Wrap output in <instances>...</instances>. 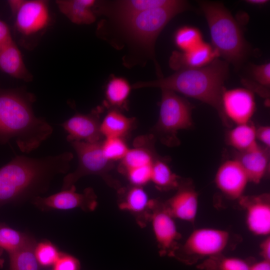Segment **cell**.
<instances>
[{
    "label": "cell",
    "mask_w": 270,
    "mask_h": 270,
    "mask_svg": "<svg viewBox=\"0 0 270 270\" xmlns=\"http://www.w3.org/2000/svg\"><path fill=\"white\" fill-rule=\"evenodd\" d=\"M190 7L186 0H176L170 6L145 11L118 19H104L98 25V34L116 50L126 49L122 58L124 66H144L148 60L155 64L159 78H162L156 59L155 44L160 32L176 16Z\"/></svg>",
    "instance_id": "obj_1"
},
{
    "label": "cell",
    "mask_w": 270,
    "mask_h": 270,
    "mask_svg": "<svg viewBox=\"0 0 270 270\" xmlns=\"http://www.w3.org/2000/svg\"><path fill=\"white\" fill-rule=\"evenodd\" d=\"M72 158L68 152L40 158L16 155L0 168V206L46 192L55 176L68 172Z\"/></svg>",
    "instance_id": "obj_2"
},
{
    "label": "cell",
    "mask_w": 270,
    "mask_h": 270,
    "mask_svg": "<svg viewBox=\"0 0 270 270\" xmlns=\"http://www.w3.org/2000/svg\"><path fill=\"white\" fill-rule=\"evenodd\" d=\"M34 100L30 93L0 88V144L14 140L22 152L28 154L51 136L52 126L34 114Z\"/></svg>",
    "instance_id": "obj_3"
},
{
    "label": "cell",
    "mask_w": 270,
    "mask_h": 270,
    "mask_svg": "<svg viewBox=\"0 0 270 270\" xmlns=\"http://www.w3.org/2000/svg\"><path fill=\"white\" fill-rule=\"evenodd\" d=\"M228 73L229 64L217 58L204 67L180 70L166 78L138 82L132 84V88H158L199 100L214 108L224 124H227L228 122L223 113L222 97Z\"/></svg>",
    "instance_id": "obj_4"
},
{
    "label": "cell",
    "mask_w": 270,
    "mask_h": 270,
    "mask_svg": "<svg viewBox=\"0 0 270 270\" xmlns=\"http://www.w3.org/2000/svg\"><path fill=\"white\" fill-rule=\"evenodd\" d=\"M210 29L212 46L228 64L238 68L248 57L250 47L238 22L222 4L200 1Z\"/></svg>",
    "instance_id": "obj_5"
},
{
    "label": "cell",
    "mask_w": 270,
    "mask_h": 270,
    "mask_svg": "<svg viewBox=\"0 0 270 270\" xmlns=\"http://www.w3.org/2000/svg\"><path fill=\"white\" fill-rule=\"evenodd\" d=\"M158 121L156 131L166 144H176L178 130L193 126L192 105L173 91L162 89Z\"/></svg>",
    "instance_id": "obj_6"
},
{
    "label": "cell",
    "mask_w": 270,
    "mask_h": 270,
    "mask_svg": "<svg viewBox=\"0 0 270 270\" xmlns=\"http://www.w3.org/2000/svg\"><path fill=\"white\" fill-rule=\"evenodd\" d=\"M102 140L96 142L83 141L70 142L78 158V166L64 178L62 190L68 189L82 177L90 174L106 178V173L112 168V162L105 157L102 148Z\"/></svg>",
    "instance_id": "obj_7"
},
{
    "label": "cell",
    "mask_w": 270,
    "mask_h": 270,
    "mask_svg": "<svg viewBox=\"0 0 270 270\" xmlns=\"http://www.w3.org/2000/svg\"><path fill=\"white\" fill-rule=\"evenodd\" d=\"M74 185L47 197L36 196L31 200L42 210H71L80 208L86 212L94 210L97 206L96 196L91 188H87L82 193L76 192Z\"/></svg>",
    "instance_id": "obj_8"
},
{
    "label": "cell",
    "mask_w": 270,
    "mask_h": 270,
    "mask_svg": "<svg viewBox=\"0 0 270 270\" xmlns=\"http://www.w3.org/2000/svg\"><path fill=\"white\" fill-rule=\"evenodd\" d=\"M228 240L229 234L226 230L198 228L188 238L183 250L186 254L196 258L214 257L224 250Z\"/></svg>",
    "instance_id": "obj_9"
},
{
    "label": "cell",
    "mask_w": 270,
    "mask_h": 270,
    "mask_svg": "<svg viewBox=\"0 0 270 270\" xmlns=\"http://www.w3.org/2000/svg\"><path fill=\"white\" fill-rule=\"evenodd\" d=\"M15 25L22 34L30 36L44 29L50 22L48 2L43 0H22L13 14Z\"/></svg>",
    "instance_id": "obj_10"
},
{
    "label": "cell",
    "mask_w": 270,
    "mask_h": 270,
    "mask_svg": "<svg viewBox=\"0 0 270 270\" xmlns=\"http://www.w3.org/2000/svg\"><path fill=\"white\" fill-rule=\"evenodd\" d=\"M222 105L226 119L236 125L250 122L256 109L253 93L244 88L225 89L222 94Z\"/></svg>",
    "instance_id": "obj_11"
},
{
    "label": "cell",
    "mask_w": 270,
    "mask_h": 270,
    "mask_svg": "<svg viewBox=\"0 0 270 270\" xmlns=\"http://www.w3.org/2000/svg\"><path fill=\"white\" fill-rule=\"evenodd\" d=\"M176 0H120L96 1V14L104 15L108 19L124 18L145 11L165 7L174 4Z\"/></svg>",
    "instance_id": "obj_12"
},
{
    "label": "cell",
    "mask_w": 270,
    "mask_h": 270,
    "mask_svg": "<svg viewBox=\"0 0 270 270\" xmlns=\"http://www.w3.org/2000/svg\"><path fill=\"white\" fill-rule=\"evenodd\" d=\"M214 180L217 188L233 200L240 199L249 182L246 172L235 158L228 160L220 166Z\"/></svg>",
    "instance_id": "obj_13"
},
{
    "label": "cell",
    "mask_w": 270,
    "mask_h": 270,
    "mask_svg": "<svg viewBox=\"0 0 270 270\" xmlns=\"http://www.w3.org/2000/svg\"><path fill=\"white\" fill-rule=\"evenodd\" d=\"M100 122L97 114L92 112L88 114H76L61 124L68 133L66 140L96 142L104 138L100 130Z\"/></svg>",
    "instance_id": "obj_14"
},
{
    "label": "cell",
    "mask_w": 270,
    "mask_h": 270,
    "mask_svg": "<svg viewBox=\"0 0 270 270\" xmlns=\"http://www.w3.org/2000/svg\"><path fill=\"white\" fill-rule=\"evenodd\" d=\"M240 198L246 209V222L248 230L257 236L269 234L270 204L268 196H242Z\"/></svg>",
    "instance_id": "obj_15"
},
{
    "label": "cell",
    "mask_w": 270,
    "mask_h": 270,
    "mask_svg": "<svg viewBox=\"0 0 270 270\" xmlns=\"http://www.w3.org/2000/svg\"><path fill=\"white\" fill-rule=\"evenodd\" d=\"M154 207L150 219L155 238L163 254H172L180 238L174 218L165 207L160 209H155Z\"/></svg>",
    "instance_id": "obj_16"
},
{
    "label": "cell",
    "mask_w": 270,
    "mask_h": 270,
    "mask_svg": "<svg viewBox=\"0 0 270 270\" xmlns=\"http://www.w3.org/2000/svg\"><path fill=\"white\" fill-rule=\"evenodd\" d=\"M220 56L210 44L203 42L198 46L186 52L174 51L169 60L170 66L176 71L204 67Z\"/></svg>",
    "instance_id": "obj_17"
},
{
    "label": "cell",
    "mask_w": 270,
    "mask_h": 270,
    "mask_svg": "<svg viewBox=\"0 0 270 270\" xmlns=\"http://www.w3.org/2000/svg\"><path fill=\"white\" fill-rule=\"evenodd\" d=\"M268 148L260 146L243 152H237L235 159L246 172L249 182L258 184L265 176L269 168Z\"/></svg>",
    "instance_id": "obj_18"
},
{
    "label": "cell",
    "mask_w": 270,
    "mask_h": 270,
    "mask_svg": "<svg viewBox=\"0 0 270 270\" xmlns=\"http://www.w3.org/2000/svg\"><path fill=\"white\" fill-rule=\"evenodd\" d=\"M198 195L192 187L182 186L168 201L165 208L174 218L192 222L198 211Z\"/></svg>",
    "instance_id": "obj_19"
},
{
    "label": "cell",
    "mask_w": 270,
    "mask_h": 270,
    "mask_svg": "<svg viewBox=\"0 0 270 270\" xmlns=\"http://www.w3.org/2000/svg\"><path fill=\"white\" fill-rule=\"evenodd\" d=\"M0 70L10 76L26 81L32 80L22 54L12 40L0 46Z\"/></svg>",
    "instance_id": "obj_20"
},
{
    "label": "cell",
    "mask_w": 270,
    "mask_h": 270,
    "mask_svg": "<svg viewBox=\"0 0 270 270\" xmlns=\"http://www.w3.org/2000/svg\"><path fill=\"white\" fill-rule=\"evenodd\" d=\"M94 0H56L60 12L72 22L78 24H90L96 20L94 8Z\"/></svg>",
    "instance_id": "obj_21"
},
{
    "label": "cell",
    "mask_w": 270,
    "mask_h": 270,
    "mask_svg": "<svg viewBox=\"0 0 270 270\" xmlns=\"http://www.w3.org/2000/svg\"><path fill=\"white\" fill-rule=\"evenodd\" d=\"M155 202L149 196L142 186H133L126 192L123 200L118 204L119 208L131 212L135 216H144L150 218Z\"/></svg>",
    "instance_id": "obj_22"
},
{
    "label": "cell",
    "mask_w": 270,
    "mask_h": 270,
    "mask_svg": "<svg viewBox=\"0 0 270 270\" xmlns=\"http://www.w3.org/2000/svg\"><path fill=\"white\" fill-rule=\"evenodd\" d=\"M134 120V118L125 116L118 110L112 109L100 122L101 134L104 138H122L131 130Z\"/></svg>",
    "instance_id": "obj_23"
},
{
    "label": "cell",
    "mask_w": 270,
    "mask_h": 270,
    "mask_svg": "<svg viewBox=\"0 0 270 270\" xmlns=\"http://www.w3.org/2000/svg\"><path fill=\"white\" fill-rule=\"evenodd\" d=\"M228 144L238 152H243L256 147V128L250 122L236 125L226 134Z\"/></svg>",
    "instance_id": "obj_24"
},
{
    "label": "cell",
    "mask_w": 270,
    "mask_h": 270,
    "mask_svg": "<svg viewBox=\"0 0 270 270\" xmlns=\"http://www.w3.org/2000/svg\"><path fill=\"white\" fill-rule=\"evenodd\" d=\"M36 242L32 236L22 246L9 254L10 270H38L39 264L35 254Z\"/></svg>",
    "instance_id": "obj_25"
},
{
    "label": "cell",
    "mask_w": 270,
    "mask_h": 270,
    "mask_svg": "<svg viewBox=\"0 0 270 270\" xmlns=\"http://www.w3.org/2000/svg\"><path fill=\"white\" fill-rule=\"evenodd\" d=\"M132 88V86L124 78L112 77L108 81L105 90L107 104L114 108L124 106Z\"/></svg>",
    "instance_id": "obj_26"
},
{
    "label": "cell",
    "mask_w": 270,
    "mask_h": 270,
    "mask_svg": "<svg viewBox=\"0 0 270 270\" xmlns=\"http://www.w3.org/2000/svg\"><path fill=\"white\" fill-rule=\"evenodd\" d=\"M156 158L152 151L143 146L129 149L122 160L121 170H128L152 166Z\"/></svg>",
    "instance_id": "obj_27"
},
{
    "label": "cell",
    "mask_w": 270,
    "mask_h": 270,
    "mask_svg": "<svg viewBox=\"0 0 270 270\" xmlns=\"http://www.w3.org/2000/svg\"><path fill=\"white\" fill-rule=\"evenodd\" d=\"M150 182L160 190H170L178 186V176L174 174L166 162L156 158L154 162Z\"/></svg>",
    "instance_id": "obj_28"
},
{
    "label": "cell",
    "mask_w": 270,
    "mask_h": 270,
    "mask_svg": "<svg viewBox=\"0 0 270 270\" xmlns=\"http://www.w3.org/2000/svg\"><path fill=\"white\" fill-rule=\"evenodd\" d=\"M32 236L0 223V247L10 254L25 244Z\"/></svg>",
    "instance_id": "obj_29"
},
{
    "label": "cell",
    "mask_w": 270,
    "mask_h": 270,
    "mask_svg": "<svg viewBox=\"0 0 270 270\" xmlns=\"http://www.w3.org/2000/svg\"><path fill=\"white\" fill-rule=\"evenodd\" d=\"M174 41L181 52L193 49L204 42L200 30L188 26L180 27L176 32Z\"/></svg>",
    "instance_id": "obj_30"
},
{
    "label": "cell",
    "mask_w": 270,
    "mask_h": 270,
    "mask_svg": "<svg viewBox=\"0 0 270 270\" xmlns=\"http://www.w3.org/2000/svg\"><path fill=\"white\" fill-rule=\"evenodd\" d=\"M102 148L105 157L111 162L122 160L130 149L121 138H105L102 142Z\"/></svg>",
    "instance_id": "obj_31"
},
{
    "label": "cell",
    "mask_w": 270,
    "mask_h": 270,
    "mask_svg": "<svg viewBox=\"0 0 270 270\" xmlns=\"http://www.w3.org/2000/svg\"><path fill=\"white\" fill-rule=\"evenodd\" d=\"M51 242L44 240L36 244L35 254L39 264L44 266L54 265L61 254Z\"/></svg>",
    "instance_id": "obj_32"
},
{
    "label": "cell",
    "mask_w": 270,
    "mask_h": 270,
    "mask_svg": "<svg viewBox=\"0 0 270 270\" xmlns=\"http://www.w3.org/2000/svg\"><path fill=\"white\" fill-rule=\"evenodd\" d=\"M250 265L245 260L236 258H224L216 262L207 264L208 270H250Z\"/></svg>",
    "instance_id": "obj_33"
},
{
    "label": "cell",
    "mask_w": 270,
    "mask_h": 270,
    "mask_svg": "<svg viewBox=\"0 0 270 270\" xmlns=\"http://www.w3.org/2000/svg\"><path fill=\"white\" fill-rule=\"evenodd\" d=\"M250 73L252 80L267 88L270 86V64L252 65Z\"/></svg>",
    "instance_id": "obj_34"
},
{
    "label": "cell",
    "mask_w": 270,
    "mask_h": 270,
    "mask_svg": "<svg viewBox=\"0 0 270 270\" xmlns=\"http://www.w3.org/2000/svg\"><path fill=\"white\" fill-rule=\"evenodd\" d=\"M54 266V270H80V269L78 260L75 257L64 253H61Z\"/></svg>",
    "instance_id": "obj_35"
},
{
    "label": "cell",
    "mask_w": 270,
    "mask_h": 270,
    "mask_svg": "<svg viewBox=\"0 0 270 270\" xmlns=\"http://www.w3.org/2000/svg\"><path fill=\"white\" fill-rule=\"evenodd\" d=\"M256 138L264 144L265 147L270 146V127L268 126H261L256 128Z\"/></svg>",
    "instance_id": "obj_36"
},
{
    "label": "cell",
    "mask_w": 270,
    "mask_h": 270,
    "mask_svg": "<svg viewBox=\"0 0 270 270\" xmlns=\"http://www.w3.org/2000/svg\"><path fill=\"white\" fill-rule=\"evenodd\" d=\"M12 39L10 28L7 24L0 20V46Z\"/></svg>",
    "instance_id": "obj_37"
},
{
    "label": "cell",
    "mask_w": 270,
    "mask_h": 270,
    "mask_svg": "<svg viewBox=\"0 0 270 270\" xmlns=\"http://www.w3.org/2000/svg\"><path fill=\"white\" fill-rule=\"evenodd\" d=\"M261 255L264 260L270 261V238L267 237L260 244Z\"/></svg>",
    "instance_id": "obj_38"
},
{
    "label": "cell",
    "mask_w": 270,
    "mask_h": 270,
    "mask_svg": "<svg viewBox=\"0 0 270 270\" xmlns=\"http://www.w3.org/2000/svg\"><path fill=\"white\" fill-rule=\"evenodd\" d=\"M250 270H270V261L263 260L250 265Z\"/></svg>",
    "instance_id": "obj_39"
},
{
    "label": "cell",
    "mask_w": 270,
    "mask_h": 270,
    "mask_svg": "<svg viewBox=\"0 0 270 270\" xmlns=\"http://www.w3.org/2000/svg\"><path fill=\"white\" fill-rule=\"evenodd\" d=\"M246 2L254 5H263L267 3V0H248Z\"/></svg>",
    "instance_id": "obj_40"
},
{
    "label": "cell",
    "mask_w": 270,
    "mask_h": 270,
    "mask_svg": "<svg viewBox=\"0 0 270 270\" xmlns=\"http://www.w3.org/2000/svg\"><path fill=\"white\" fill-rule=\"evenodd\" d=\"M3 251H4V250L1 247H0V268L2 267L4 262V260L2 258Z\"/></svg>",
    "instance_id": "obj_41"
}]
</instances>
